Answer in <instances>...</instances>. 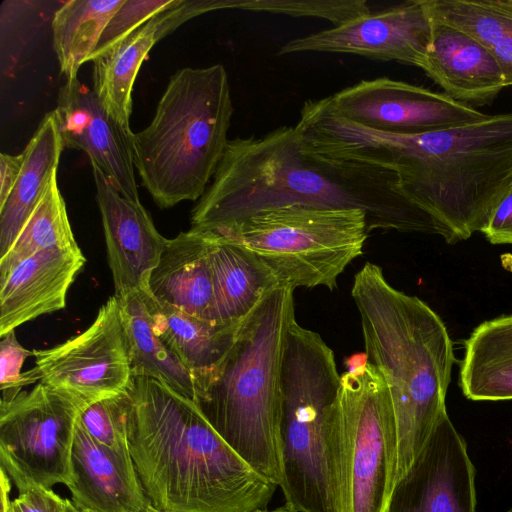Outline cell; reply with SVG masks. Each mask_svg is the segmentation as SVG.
<instances>
[{"label":"cell","mask_w":512,"mask_h":512,"mask_svg":"<svg viewBox=\"0 0 512 512\" xmlns=\"http://www.w3.org/2000/svg\"><path fill=\"white\" fill-rule=\"evenodd\" d=\"M301 132L313 154L396 172L404 194L448 231L451 244L481 232L512 186V112L407 136L349 121L322 98L306 110Z\"/></svg>","instance_id":"6da1fadb"},{"label":"cell","mask_w":512,"mask_h":512,"mask_svg":"<svg viewBox=\"0 0 512 512\" xmlns=\"http://www.w3.org/2000/svg\"><path fill=\"white\" fill-rule=\"evenodd\" d=\"M287 205L360 209L369 232L437 234L451 244L448 231L404 194L396 172L313 154L301 145L295 126L229 140L191 212V227L216 230Z\"/></svg>","instance_id":"7a4b0ae2"},{"label":"cell","mask_w":512,"mask_h":512,"mask_svg":"<svg viewBox=\"0 0 512 512\" xmlns=\"http://www.w3.org/2000/svg\"><path fill=\"white\" fill-rule=\"evenodd\" d=\"M125 428L140 484L160 511L255 512L267 508L278 488L216 432L192 399L154 378L132 376Z\"/></svg>","instance_id":"3957f363"},{"label":"cell","mask_w":512,"mask_h":512,"mask_svg":"<svg viewBox=\"0 0 512 512\" xmlns=\"http://www.w3.org/2000/svg\"><path fill=\"white\" fill-rule=\"evenodd\" d=\"M351 296L360 315L365 353L389 392L397 482L447 412L453 344L440 316L420 298L394 288L374 263L366 262L355 274Z\"/></svg>","instance_id":"277c9868"},{"label":"cell","mask_w":512,"mask_h":512,"mask_svg":"<svg viewBox=\"0 0 512 512\" xmlns=\"http://www.w3.org/2000/svg\"><path fill=\"white\" fill-rule=\"evenodd\" d=\"M294 290L278 286L241 322L222 362L193 376L198 408L257 472L280 486L281 371Z\"/></svg>","instance_id":"5b68a950"},{"label":"cell","mask_w":512,"mask_h":512,"mask_svg":"<svg viewBox=\"0 0 512 512\" xmlns=\"http://www.w3.org/2000/svg\"><path fill=\"white\" fill-rule=\"evenodd\" d=\"M233 110L222 64L170 77L151 122L132 140L135 169L158 207L205 193L226 150Z\"/></svg>","instance_id":"8992f818"},{"label":"cell","mask_w":512,"mask_h":512,"mask_svg":"<svg viewBox=\"0 0 512 512\" xmlns=\"http://www.w3.org/2000/svg\"><path fill=\"white\" fill-rule=\"evenodd\" d=\"M340 378L333 350L294 319L281 371L279 488L295 512H336L331 437Z\"/></svg>","instance_id":"52a82bcc"},{"label":"cell","mask_w":512,"mask_h":512,"mask_svg":"<svg viewBox=\"0 0 512 512\" xmlns=\"http://www.w3.org/2000/svg\"><path fill=\"white\" fill-rule=\"evenodd\" d=\"M208 231L251 250L279 286L293 290L335 289L345 268L362 255L369 233L366 214L360 209L304 205L262 210Z\"/></svg>","instance_id":"ba28073f"},{"label":"cell","mask_w":512,"mask_h":512,"mask_svg":"<svg viewBox=\"0 0 512 512\" xmlns=\"http://www.w3.org/2000/svg\"><path fill=\"white\" fill-rule=\"evenodd\" d=\"M341 374L331 437L336 512H386L397 442L386 382L368 357Z\"/></svg>","instance_id":"9c48e42d"},{"label":"cell","mask_w":512,"mask_h":512,"mask_svg":"<svg viewBox=\"0 0 512 512\" xmlns=\"http://www.w3.org/2000/svg\"><path fill=\"white\" fill-rule=\"evenodd\" d=\"M83 404L39 382L0 402V463L18 493L74 483L72 450Z\"/></svg>","instance_id":"30bf717a"},{"label":"cell","mask_w":512,"mask_h":512,"mask_svg":"<svg viewBox=\"0 0 512 512\" xmlns=\"http://www.w3.org/2000/svg\"><path fill=\"white\" fill-rule=\"evenodd\" d=\"M39 381L85 407L125 393L132 380L118 298L110 297L82 333L32 351Z\"/></svg>","instance_id":"8fae6325"},{"label":"cell","mask_w":512,"mask_h":512,"mask_svg":"<svg viewBox=\"0 0 512 512\" xmlns=\"http://www.w3.org/2000/svg\"><path fill=\"white\" fill-rule=\"evenodd\" d=\"M328 99L333 109L349 121L407 136L458 128L489 116L444 93L387 77L361 80Z\"/></svg>","instance_id":"7c38bea8"},{"label":"cell","mask_w":512,"mask_h":512,"mask_svg":"<svg viewBox=\"0 0 512 512\" xmlns=\"http://www.w3.org/2000/svg\"><path fill=\"white\" fill-rule=\"evenodd\" d=\"M431 35L432 18L426 0H409L289 40L279 48L277 55L347 53L372 60L397 61L422 69Z\"/></svg>","instance_id":"4fadbf2b"},{"label":"cell","mask_w":512,"mask_h":512,"mask_svg":"<svg viewBox=\"0 0 512 512\" xmlns=\"http://www.w3.org/2000/svg\"><path fill=\"white\" fill-rule=\"evenodd\" d=\"M475 468L465 439L445 412L406 473L386 512H475Z\"/></svg>","instance_id":"5bb4252c"},{"label":"cell","mask_w":512,"mask_h":512,"mask_svg":"<svg viewBox=\"0 0 512 512\" xmlns=\"http://www.w3.org/2000/svg\"><path fill=\"white\" fill-rule=\"evenodd\" d=\"M54 113L64 147L84 151L123 196L140 201L133 162L134 132L106 111L93 89L78 78L66 81Z\"/></svg>","instance_id":"9a60e30c"},{"label":"cell","mask_w":512,"mask_h":512,"mask_svg":"<svg viewBox=\"0 0 512 512\" xmlns=\"http://www.w3.org/2000/svg\"><path fill=\"white\" fill-rule=\"evenodd\" d=\"M115 295L145 288L167 245L140 201L123 196L91 163Z\"/></svg>","instance_id":"2e32d148"},{"label":"cell","mask_w":512,"mask_h":512,"mask_svg":"<svg viewBox=\"0 0 512 512\" xmlns=\"http://www.w3.org/2000/svg\"><path fill=\"white\" fill-rule=\"evenodd\" d=\"M85 262L78 244L47 249L0 278V337L39 316L65 308L68 289Z\"/></svg>","instance_id":"e0dca14e"},{"label":"cell","mask_w":512,"mask_h":512,"mask_svg":"<svg viewBox=\"0 0 512 512\" xmlns=\"http://www.w3.org/2000/svg\"><path fill=\"white\" fill-rule=\"evenodd\" d=\"M422 70L444 94L471 107L491 104L506 88L502 69L486 46L434 19Z\"/></svg>","instance_id":"ac0fdd59"},{"label":"cell","mask_w":512,"mask_h":512,"mask_svg":"<svg viewBox=\"0 0 512 512\" xmlns=\"http://www.w3.org/2000/svg\"><path fill=\"white\" fill-rule=\"evenodd\" d=\"M142 290L160 303L218 322L207 232L191 227L168 239Z\"/></svg>","instance_id":"d6986e66"},{"label":"cell","mask_w":512,"mask_h":512,"mask_svg":"<svg viewBox=\"0 0 512 512\" xmlns=\"http://www.w3.org/2000/svg\"><path fill=\"white\" fill-rule=\"evenodd\" d=\"M72 462L74 483L68 490L78 512H144L149 505L136 470L98 445L79 419Z\"/></svg>","instance_id":"ffe728a7"},{"label":"cell","mask_w":512,"mask_h":512,"mask_svg":"<svg viewBox=\"0 0 512 512\" xmlns=\"http://www.w3.org/2000/svg\"><path fill=\"white\" fill-rule=\"evenodd\" d=\"M205 231L209 239L217 320L240 323L279 283L272 271L251 250Z\"/></svg>","instance_id":"44dd1931"},{"label":"cell","mask_w":512,"mask_h":512,"mask_svg":"<svg viewBox=\"0 0 512 512\" xmlns=\"http://www.w3.org/2000/svg\"><path fill=\"white\" fill-rule=\"evenodd\" d=\"M156 335L190 371L192 377L214 370L229 352L241 324L192 316L140 290Z\"/></svg>","instance_id":"7402d4cb"},{"label":"cell","mask_w":512,"mask_h":512,"mask_svg":"<svg viewBox=\"0 0 512 512\" xmlns=\"http://www.w3.org/2000/svg\"><path fill=\"white\" fill-rule=\"evenodd\" d=\"M64 149L54 111L47 113L24 149L14 189L0 206V258L10 249L57 171Z\"/></svg>","instance_id":"603a6c76"},{"label":"cell","mask_w":512,"mask_h":512,"mask_svg":"<svg viewBox=\"0 0 512 512\" xmlns=\"http://www.w3.org/2000/svg\"><path fill=\"white\" fill-rule=\"evenodd\" d=\"M459 386L472 401L512 400V315L478 325L464 343Z\"/></svg>","instance_id":"cb8c5ba5"},{"label":"cell","mask_w":512,"mask_h":512,"mask_svg":"<svg viewBox=\"0 0 512 512\" xmlns=\"http://www.w3.org/2000/svg\"><path fill=\"white\" fill-rule=\"evenodd\" d=\"M167 31L160 12L92 61V89L106 111L126 129H130L132 90L139 69L152 47L169 34Z\"/></svg>","instance_id":"d4e9b609"},{"label":"cell","mask_w":512,"mask_h":512,"mask_svg":"<svg viewBox=\"0 0 512 512\" xmlns=\"http://www.w3.org/2000/svg\"><path fill=\"white\" fill-rule=\"evenodd\" d=\"M116 297L119 301L132 376L154 378L193 400L192 375L154 332L140 290Z\"/></svg>","instance_id":"484cf974"},{"label":"cell","mask_w":512,"mask_h":512,"mask_svg":"<svg viewBox=\"0 0 512 512\" xmlns=\"http://www.w3.org/2000/svg\"><path fill=\"white\" fill-rule=\"evenodd\" d=\"M432 19L469 34L494 55L512 86V0H426Z\"/></svg>","instance_id":"4316f807"},{"label":"cell","mask_w":512,"mask_h":512,"mask_svg":"<svg viewBox=\"0 0 512 512\" xmlns=\"http://www.w3.org/2000/svg\"><path fill=\"white\" fill-rule=\"evenodd\" d=\"M125 0H71L52 19L53 48L66 81L90 61L102 32Z\"/></svg>","instance_id":"83f0119b"},{"label":"cell","mask_w":512,"mask_h":512,"mask_svg":"<svg viewBox=\"0 0 512 512\" xmlns=\"http://www.w3.org/2000/svg\"><path fill=\"white\" fill-rule=\"evenodd\" d=\"M73 245H77V242L69 222L65 200L58 187L56 171L14 243L0 258V278L40 251Z\"/></svg>","instance_id":"f1b7e54d"},{"label":"cell","mask_w":512,"mask_h":512,"mask_svg":"<svg viewBox=\"0 0 512 512\" xmlns=\"http://www.w3.org/2000/svg\"><path fill=\"white\" fill-rule=\"evenodd\" d=\"M128 390L86 406L79 422L89 436L127 466L134 468L125 428Z\"/></svg>","instance_id":"f546056e"},{"label":"cell","mask_w":512,"mask_h":512,"mask_svg":"<svg viewBox=\"0 0 512 512\" xmlns=\"http://www.w3.org/2000/svg\"><path fill=\"white\" fill-rule=\"evenodd\" d=\"M238 9L291 17H316L331 22L333 26L371 13L365 0H238Z\"/></svg>","instance_id":"4dcf8cb0"},{"label":"cell","mask_w":512,"mask_h":512,"mask_svg":"<svg viewBox=\"0 0 512 512\" xmlns=\"http://www.w3.org/2000/svg\"><path fill=\"white\" fill-rule=\"evenodd\" d=\"M173 3L174 0H125L106 25L90 61L103 56L138 27Z\"/></svg>","instance_id":"1f68e13d"},{"label":"cell","mask_w":512,"mask_h":512,"mask_svg":"<svg viewBox=\"0 0 512 512\" xmlns=\"http://www.w3.org/2000/svg\"><path fill=\"white\" fill-rule=\"evenodd\" d=\"M29 356H33V352L20 345L16 339L15 330L1 338L0 387L2 390V400H12L21 392L23 386L39 380L35 367L25 373H21L22 365Z\"/></svg>","instance_id":"d6a6232c"},{"label":"cell","mask_w":512,"mask_h":512,"mask_svg":"<svg viewBox=\"0 0 512 512\" xmlns=\"http://www.w3.org/2000/svg\"><path fill=\"white\" fill-rule=\"evenodd\" d=\"M481 232L491 244H512V186L495 205Z\"/></svg>","instance_id":"836d02e7"},{"label":"cell","mask_w":512,"mask_h":512,"mask_svg":"<svg viewBox=\"0 0 512 512\" xmlns=\"http://www.w3.org/2000/svg\"><path fill=\"white\" fill-rule=\"evenodd\" d=\"M62 500L52 489L30 488L19 492L12 503L18 512H60Z\"/></svg>","instance_id":"e575fe53"},{"label":"cell","mask_w":512,"mask_h":512,"mask_svg":"<svg viewBox=\"0 0 512 512\" xmlns=\"http://www.w3.org/2000/svg\"><path fill=\"white\" fill-rule=\"evenodd\" d=\"M24 162L23 153L19 155L0 154V206L11 194Z\"/></svg>","instance_id":"d590c367"},{"label":"cell","mask_w":512,"mask_h":512,"mask_svg":"<svg viewBox=\"0 0 512 512\" xmlns=\"http://www.w3.org/2000/svg\"><path fill=\"white\" fill-rule=\"evenodd\" d=\"M1 476V512H18L9 497L12 481L4 471L2 472V470Z\"/></svg>","instance_id":"8d00e7d4"},{"label":"cell","mask_w":512,"mask_h":512,"mask_svg":"<svg viewBox=\"0 0 512 512\" xmlns=\"http://www.w3.org/2000/svg\"><path fill=\"white\" fill-rule=\"evenodd\" d=\"M60 512H77L70 499L63 498Z\"/></svg>","instance_id":"74e56055"},{"label":"cell","mask_w":512,"mask_h":512,"mask_svg":"<svg viewBox=\"0 0 512 512\" xmlns=\"http://www.w3.org/2000/svg\"><path fill=\"white\" fill-rule=\"evenodd\" d=\"M255 512H295V511L290 510L286 506H282V507H279V508L273 509V510L264 509V510H257Z\"/></svg>","instance_id":"f35d334b"},{"label":"cell","mask_w":512,"mask_h":512,"mask_svg":"<svg viewBox=\"0 0 512 512\" xmlns=\"http://www.w3.org/2000/svg\"><path fill=\"white\" fill-rule=\"evenodd\" d=\"M144 512H163V511H160V510H158V509L154 508V507H153V506H151V505H150V503H149V505L147 506V508L145 509V511H144Z\"/></svg>","instance_id":"ab89813d"},{"label":"cell","mask_w":512,"mask_h":512,"mask_svg":"<svg viewBox=\"0 0 512 512\" xmlns=\"http://www.w3.org/2000/svg\"><path fill=\"white\" fill-rule=\"evenodd\" d=\"M508 512H512V509H511V510H509Z\"/></svg>","instance_id":"60d3db41"},{"label":"cell","mask_w":512,"mask_h":512,"mask_svg":"<svg viewBox=\"0 0 512 512\" xmlns=\"http://www.w3.org/2000/svg\"><path fill=\"white\" fill-rule=\"evenodd\" d=\"M78 512V511H77Z\"/></svg>","instance_id":"b9f144b4"}]
</instances>
